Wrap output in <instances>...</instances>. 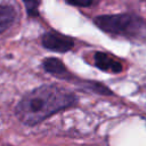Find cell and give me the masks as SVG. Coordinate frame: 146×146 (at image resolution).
<instances>
[{"label":"cell","instance_id":"obj_5","mask_svg":"<svg viewBox=\"0 0 146 146\" xmlns=\"http://www.w3.org/2000/svg\"><path fill=\"white\" fill-rule=\"evenodd\" d=\"M94 62L96 67L105 72L120 73L123 68L122 64L117 59L112 57L110 54L103 52V51H96L94 54Z\"/></svg>","mask_w":146,"mask_h":146},{"label":"cell","instance_id":"obj_8","mask_svg":"<svg viewBox=\"0 0 146 146\" xmlns=\"http://www.w3.org/2000/svg\"><path fill=\"white\" fill-rule=\"evenodd\" d=\"M24 5H25V8H26V11H27V15L29 16H39V10H38V7L40 5V1H33V0H24L23 1Z\"/></svg>","mask_w":146,"mask_h":146},{"label":"cell","instance_id":"obj_4","mask_svg":"<svg viewBox=\"0 0 146 146\" xmlns=\"http://www.w3.org/2000/svg\"><path fill=\"white\" fill-rule=\"evenodd\" d=\"M42 66L49 74H51L52 76H55L59 80L71 81L72 79H74L73 75L71 74V72L66 68L65 64L58 58L48 57L42 62Z\"/></svg>","mask_w":146,"mask_h":146},{"label":"cell","instance_id":"obj_9","mask_svg":"<svg viewBox=\"0 0 146 146\" xmlns=\"http://www.w3.org/2000/svg\"><path fill=\"white\" fill-rule=\"evenodd\" d=\"M67 5H71V6H75V7H90L91 5H94V1L92 0H67L66 1Z\"/></svg>","mask_w":146,"mask_h":146},{"label":"cell","instance_id":"obj_3","mask_svg":"<svg viewBox=\"0 0 146 146\" xmlns=\"http://www.w3.org/2000/svg\"><path fill=\"white\" fill-rule=\"evenodd\" d=\"M41 43L46 49L56 52H66L74 47L72 38L54 31L46 32L41 36Z\"/></svg>","mask_w":146,"mask_h":146},{"label":"cell","instance_id":"obj_2","mask_svg":"<svg viewBox=\"0 0 146 146\" xmlns=\"http://www.w3.org/2000/svg\"><path fill=\"white\" fill-rule=\"evenodd\" d=\"M94 23L104 32L119 35H136L143 27L144 22L133 14L99 15L94 18Z\"/></svg>","mask_w":146,"mask_h":146},{"label":"cell","instance_id":"obj_1","mask_svg":"<svg viewBox=\"0 0 146 146\" xmlns=\"http://www.w3.org/2000/svg\"><path fill=\"white\" fill-rule=\"evenodd\" d=\"M74 94L56 84H42L27 94L17 103L15 115L25 125L33 127L51 115L75 106Z\"/></svg>","mask_w":146,"mask_h":146},{"label":"cell","instance_id":"obj_7","mask_svg":"<svg viewBox=\"0 0 146 146\" xmlns=\"http://www.w3.org/2000/svg\"><path fill=\"white\" fill-rule=\"evenodd\" d=\"M79 83V86L83 89V90H88V91H92V92H96V94H99V95H104V96H112L113 92L112 90L106 87L105 84L98 82V81H86V80H81L80 82H76Z\"/></svg>","mask_w":146,"mask_h":146},{"label":"cell","instance_id":"obj_6","mask_svg":"<svg viewBox=\"0 0 146 146\" xmlns=\"http://www.w3.org/2000/svg\"><path fill=\"white\" fill-rule=\"evenodd\" d=\"M17 19V10L8 3H0V34L14 25Z\"/></svg>","mask_w":146,"mask_h":146}]
</instances>
